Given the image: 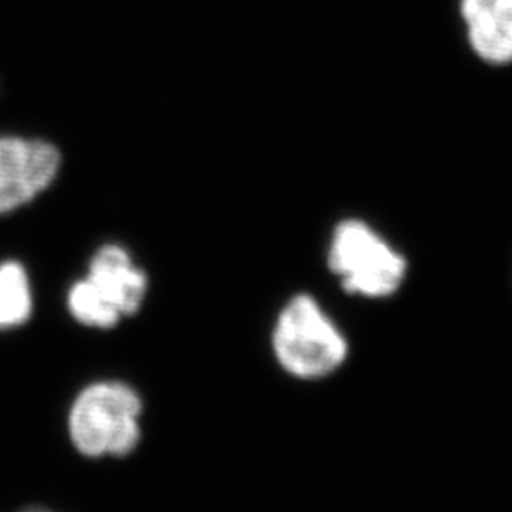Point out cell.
I'll return each instance as SVG.
<instances>
[{"mask_svg":"<svg viewBox=\"0 0 512 512\" xmlns=\"http://www.w3.org/2000/svg\"><path fill=\"white\" fill-rule=\"evenodd\" d=\"M277 363L298 380H321L344 365L348 340L310 294H296L279 311L272 332Z\"/></svg>","mask_w":512,"mask_h":512,"instance_id":"1","label":"cell"},{"mask_svg":"<svg viewBox=\"0 0 512 512\" xmlns=\"http://www.w3.org/2000/svg\"><path fill=\"white\" fill-rule=\"evenodd\" d=\"M143 401L122 382L88 385L69 412V435L76 450L88 458L128 456L141 440Z\"/></svg>","mask_w":512,"mask_h":512,"instance_id":"2","label":"cell"},{"mask_svg":"<svg viewBox=\"0 0 512 512\" xmlns=\"http://www.w3.org/2000/svg\"><path fill=\"white\" fill-rule=\"evenodd\" d=\"M147 291L145 270L133 262L128 249L109 243L95 251L88 275L73 283L67 306L80 325L112 329L141 310Z\"/></svg>","mask_w":512,"mask_h":512,"instance_id":"3","label":"cell"},{"mask_svg":"<svg viewBox=\"0 0 512 512\" xmlns=\"http://www.w3.org/2000/svg\"><path fill=\"white\" fill-rule=\"evenodd\" d=\"M329 268L344 291L365 298H387L397 293L406 277L404 258L365 220L336 224L329 243Z\"/></svg>","mask_w":512,"mask_h":512,"instance_id":"4","label":"cell"},{"mask_svg":"<svg viewBox=\"0 0 512 512\" xmlns=\"http://www.w3.org/2000/svg\"><path fill=\"white\" fill-rule=\"evenodd\" d=\"M61 165L63 156L50 141L0 135V215L35 202L54 184Z\"/></svg>","mask_w":512,"mask_h":512,"instance_id":"5","label":"cell"},{"mask_svg":"<svg viewBox=\"0 0 512 512\" xmlns=\"http://www.w3.org/2000/svg\"><path fill=\"white\" fill-rule=\"evenodd\" d=\"M469 44L490 65L512 63V0H461Z\"/></svg>","mask_w":512,"mask_h":512,"instance_id":"6","label":"cell"},{"mask_svg":"<svg viewBox=\"0 0 512 512\" xmlns=\"http://www.w3.org/2000/svg\"><path fill=\"white\" fill-rule=\"evenodd\" d=\"M33 313V289L25 266L18 260L0 262V330L16 329Z\"/></svg>","mask_w":512,"mask_h":512,"instance_id":"7","label":"cell"},{"mask_svg":"<svg viewBox=\"0 0 512 512\" xmlns=\"http://www.w3.org/2000/svg\"><path fill=\"white\" fill-rule=\"evenodd\" d=\"M21 512H52V511H48V509H42V507H33V509H27V511H21Z\"/></svg>","mask_w":512,"mask_h":512,"instance_id":"8","label":"cell"}]
</instances>
